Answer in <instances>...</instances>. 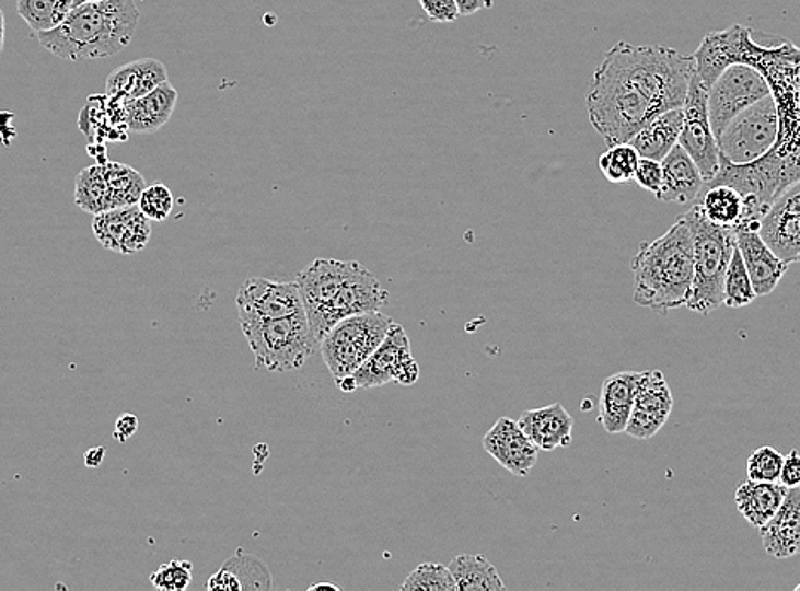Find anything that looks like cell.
Masks as SVG:
<instances>
[{
  "mask_svg": "<svg viewBox=\"0 0 800 591\" xmlns=\"http://www.w3.org/2000/svg\"><path fill=\"white\" fill-rule=\"evenodd\" d=\"M389 299L391 296L387 290L367 269L357 280L345 285L324 308L306 317L315 341L321 343L327 331L346 317L380 311L383 305L389 304Z\"/></svg>",
  "mask_w": 800,
  "mask_h": 591,
  "instance_id": "7c38bea8",
  "label": "cell"
},
{
  "mask_svg": "<svg viewBox=\"0 0 800 591\" xmlns=\"http://www.w3.org/2000/svg\"><path fill=\"white\" fill-rule=\"evenodd\" d=\"M518 425L538 450L544 452H552L572 443L575 418L560 403L523 413L518 419Z\"/></svg>",
  "mask_w": 800,
  "mask_h": 591,
  "instance_id": "44dd1931",
  "label": "cell"
},
{
  "mask_svg": "<svg viewBox=\"0 0 800 591\" xmlns=\"http://www.w3.org/2000/svg\"><path fill=\"white\" fill-rule=\"evenodd\" d=\"M72 9L73 0H18L20 16L36 35L60 26Z\"/></svg>",
  "mask_w": 800,
  "mask_h": 591,
  "instance_id": "d6a6232c",
  "label": "cell"
},
{
  "mask_svg": "<svg viewBox=\"0 0 800 591\" xmlns=\"http://www.w3.org/2000/svg\"><path fill=\"white\" fill-rule=\"evenodd\" d=\"M137 416L131 415V413H123V415L119 416L118 419H116L113 437H115L119 443H125L127 442L128 438H131L135 433H137Z\"/></svg>",
  "mask_w": 800,
  "mask_h": 591,
  "instance_id": "ee69618b",
  "label": "cell"
},
{
  "mask_svg": "<svg viewBox=\"0 0 800 591\" xmlns=\"http://www.w3.org/2000/svg\"><path fill=\"white\" fill-rule=\"evenodd\" d=\"M104 455H106L104 447H94V449L85 452L84 464L88 465L89 468L100 467V465L103 464Z\"/></svg>",
  "mask_w": 800,
  "mask_h": 591,
  "instance_id": "bcb514c9",
  "label": "cell"
},
{
  "mask_svg": "<svg viewBox=\"0 0 800 591\" xmlns=\"http://www.w3.org/2000/svg\"><path fill=\"white\" fill-rule=\"evenodd\" d=\"M76 204L82 210L97 216L103 211L112 210V200L104 179V165L96 164L85 167L76 177Z\"/></svg>",
  "mask_w": 800,
  "mask_h": 591,
  "instance_id": "836d02e7",
  "label": "cell"
},
{
  "mask_svg": "<svg viewBox=\"0 0 800 591\" xmlns=\"http://www.w3.org/2000/svg\"><path fill=\"white\" fill-rule=\"evenodd\" d=\"M797 263H800V254H799V257H797Z\"/></svg>",
  "mask_w": 800,
  "mask_h": 591,
  "instance_id": "816d5d0a",
  "label": "cell"
},
{
  "mask_svg": "<svg viewBox=\"0 0 800 591\" xmlns=\"http://www.w3.org/2000/svg\"><path fill=\"white\" fill-rule=\"evenodd\" d=\"M639 159V152L633 143H617L603 152L600 170L613 185H633Z\"/></svg>",
  "mask_w": 800,
  "mask_h": 591,
  "instance_id": "e575fe53",
  "label": "cell"
},
{
  "mask_svg": "<svg viewBox=\"0 0 800 591\" xmlns=\"http://www.w3.org/2000/svg\"><path fill=\"white\" fill-rule=\"evenodd\" d=\"M5 43V18L4 12L0 9V54L4 50Z\"/></svg>",
  "mask_w": 800,
  "mask_h": 591,
  "instance_id": "7dc6e473",
  "label": "cell"
},
{
  "mask_svg": "<svg viewBox=\"0 0 800 591\" xmlns=\"http://www.w3.org/2000/svg\"><path fill=\"white\" fill-rule=\"evenodd\" d=\"M661 165H663V188L656 196L658 200L680 205L697 200L705 181L694 159L686 154L680 143L670 150V154L661 161Z\"/></svg>",
  "mask_w": 800,
  "mask_h": 591,
  "instance_id": "d4e9b609",
  "label": "cell"
},
{
  "mask_svg": "<svg viewBox=\"0 0 800 591\" xmlns=\"http://www.w3.org/2000/svg\"><path fill=\"white\" fill-rule=\"evenodd\" d=\"M314 590L339 591V590H341V588L337 587V584H334V583H315V584H312V587H309V591H314Z\"/></svg>",
  "mask_w": 800,
  "mask_h": 591,
  "instance_id": "c3c4849f",
  "label": "cell"
},
{
  "mask_svg": "<svg viewBox=\"0 0 800 591\" xmlns=\"http://www.w3.org/2000/svg\"><path fill=\"white\" fill-rule=\"evenodd\" d=\"M394 321L382 312L351 315L334 324L318 343L322 358L334 381L357 372L370 355L382 345Z\"/></svg>",
  "mask_w": 800,
  "mask_h": 591,
  "instance_id": "52a82bcc",
  "label": "cell"
},
{
  "mask_svg": "<svg viewBox=\"0 0 800 591\" xmlns=\"http://www.w3.org/2000/svg\"><path fill=\"white\" fill-rule=\"evenodd\" d=\"M367 271L358 262L315 259L309 268L297 275L295 285L302 299L306 317L317 312L349 281L357 280Z\"/></svg>",
  "mask_w": 800,
  "mask_h": 591,
  "instance_id": "9a60e30c",
  "label": "cell"
},
{
  "mask_svg": "<svg viewBox=\"0 0 800 591\" xmlns=\"http://www.w3.org/2000/svg\"><path fill=\"white\" fill-rule=\"evenodd\" d=\"M483 447L490 457L506 471L518 477H526L538 461V447L526 437L514 419L506 418L495 422V427L483 438Z\"/></svg>",
  "mask_w": 800,
  "mask_h": 591,
  "instance_id": "ac0fdd59",
  "label": "cell"
},
{
  "mask_svg": "<svg viewBox=\"0 0 800 591\" xmlns=\"http://www.w3.org/2000/svg\"><path fill=\"white\" fill-rule=\"evenodd\" d=\"M784 457L786 455H781L774 447L756 449L747 459V479L762 480V483H780Z\"/></svg>",
  "mask_w": 800,
  "mask_h": 591,
  "instance_id": "74e56055",
  "label": "cell"
},
{
  "mask_svg": "<svg viewBox=\"0 0 800 591\" xmlns=\"http://www.w3.org/2000/svg\"><path fill=\"white\" fill-rule=\"evenodd\" d=\"M403 591H455L456 583L452 571L437 563H425L414 569L401 584Z\"/></svg>",
  "mask_w": 800,
  "mask_h": 591,
  "instance_id": "8d00e7d4",
  "label": "cell"
},
{
  "mask_svg": "<svg viewBox=\"0 0 800 591\" xmlns=\"http://www.w3.org/2000/svg\"><path fill=\"white\" fill-rule=\"evenodd\" d=\"M768 94H772L770 85L758 69L747 63L728 67L707 89L710 125L716 139L731 124V119Z\"/></svg>",
  "mask_w": 800,
  "mask_h": 591,
  "instance_id": "30bf717a",
  "label": "cell"
},
{
  "mask_svg": "<svg viewBox=\"0 0 800 591\" xmlns=\"http://www.w3.org/2000/svg\"><path fill=\"white\" fill-rule=\"evenodd\" d=\"M137 205L153 222H164L173 211L174 195L162 183H153V185H147Z\"/></svg>",
  "mask_w": 800,
  "mask_h": 591,
  "instance_id": "f35d334b",
  "label": "cell"
},
{
  "mask_svg": "<svg viewBox=\"0 0 800 591\" xmlns=\"http://www.w3.org/2000/svg\"><path fill=\"white\" fill-rule=\"evenodd\" d=\"M683 219L694 239V285L686 308L709 315L724 305L726 271L735 250V231L710 222L698 204Z\"/></svg>",
  "mask_w": 800,
  "mask_h": 591,
  "instance_id": "5b68a950",
  "label": "cell"
},
{
  "mask_svg": "<svg viewBox=\"0 0 800 591\" xmlns=\"http://www.w3.org/2000/svg\"><path fill=\"white\" fill-rule=\"evenodd\" d=\"M167 81V69L155 58H142L113 70L106 79V93L113 101L130 103L146 96Z\"/></svg>",
  "mask_w": 800,
  "mask_h": 591,
  "instance_id": "cb8c5ba5",
  "label": "cell"
},
{
  "mask_svg": "<svg viewBox=\"0 0 800 591\" xmlns=\"http://www.w3.org/2000/svg\"><path fill=\"white\" fill-rule=\"evenodd\" d=\"M673 404V394L663 372H642L625 433L636 440H651L666 425Z\"/></svg>",
  "mask_w": 800,
  "mask_h": 591,
  "instance_id": "5bb4252c",
  "label": "cell"
},
{
  "mask_svg": "<svg viewBox=\"0 0 800 591\" xmlns=\"http://www.w3.org/2000/svg\"><path fill=\"white\" fill-rule=\"evenodd\" d=\"M760 235L781 262L797 263L800 254V213L768 207L760 219Z\"/></svg>",
  "mask_w": 800,
  "mask_h": 591,
  "instance_id": "4316f807",
  "label": "cell"
},
{
  "mask_svg": "<svg viewBox=\"0 0 800 591\" xmlns=\"http://www.w3.org/2000/svg\"><path fill=\"white\" fill-rule=\"evenodd\" d=\"M694 70V58L674 48L618 42L591 79V125L608 147L630 142L659 115L683 108Z\"/></svg>",
  "mask_w": 800,
  "mask_h": 591,
  "instance_id": "6da1fadb",
  "label": "cell"
},
{
  "mask_svg": "<svg viewBox=\"0 0 800 591\" xmlns=\"http://www.w3.org/2000/svg\"><path fill=\"white\" fill-rule=\"evenodd\" d=\"M460 16H472L475 12L492 8V0H455Z\"/></svg>",
  "mask_w": 800,
  "mask_h": 591,
  "instance_id": "f6af8a7d",
  "label": "cell"
},
{
  "mask_svg": "<svg viewBox=\"0 0 800 591\" xmlns=\"http://www.w3.org/2000/svg\"><path fill=\"white\" fill-rule=\"evenodd\" d=\"M760 220H744L734 227L735 246L743 256L756 296L765 297L775 292L786 275L789 265L766 246L758 231Z\"/></svg>",
  "mask_w": 800,
  "mask_h": 591,
  "instance_id": "e0dca14e",
  "label": "cell"
},
{
  "mask_svg": "<svg viewBox=\"0 0 800 591\" xmlns=\"http://www.w3.org/2000/svg\"><path fill=\"white\" fill-rule=\"evenodd\" d=\"M138 20L140 12L134 0L85 2L73 8L60 26L36 36L45 50L69 62L100 60L127 47Z\"/></svg>",
  "mask_w": 800,
  "mask_h": 591,
  "instance_id": "277c9868",
  "label": "cell"
},
{
  "mask_svg": "<svg viewBox=\"0 0 800 591\" xmlns=\"http://www.w3.org/2000/svg\"><path fill=\"white\" fill-rule=\"evenodd\" d=\"M449 568L455 578L456 591H498L506 588L498 569L480 554L455 557Z\"/></svg>",
  "mask_w": 800,
  "mask_h": 591,
  "instance_id": "4dcf8cb0",
  "label": "cell"
},
{
  "mask_svg": "<svg viewBox=\"0 0 800 591\" xmlns=\"http://www.w3.org/2000/svg\"><path fill=\"white\" fill-rule=\"evenodd\" d=\"M633 271L637 305L659 314L686 308L694 285V239L683 217L666 234L640 244Z\"/></svg>",
  "mask_w": 800,
  "mask_h": 591,
  "instance_id": "3957f363",
  "label": "cell"
},
{
  "mask_svg": "<svg viewBox=\"0 0 800 591\" xmlns=\"http://www.w3.org/2000/svg\"><path fill=\"white\" fill-rule=\"evenodd\" d=\"M418 379V361L410 354L409 336L401 324L394 323L382 345L370 355L363 366L336 384L343 392H355L358 389L382 387L389 382L413 385Z\"/></svg>",
  "mask_w": 800,
  "mask_h": 591,
  "instance_id": "9c48e42d",
  "label": "cell"
},
{
  "mask_svg": "<svg viewBox=\"0 0 800 591\" xmlns=\"http://www.w3.org/2000/svg\"><path fill=\"white\" fill-rule=\"evenodd\" d=\"M766 554L777 559L800 554V488H789L784 503L760 526Z\"/></svg>",
  "mask_w": 800,
  "mask_h": 591,
  "instance_id": "ffe728a7",
  "label": "cell"
},
{
  "mask_svg": "<svg viewBox=\"0 0 800 591\" xmlns=\"http://www.w3.org/2000/svg\"><path fill=\"white\" fill-rule=\"evenodd\" d=\"M419 4L433 23H453L460 16L455 0H419Z\"/></svg>",
  "mask_w": 800,
  "mask_h": 591,
  "instance_id": "b9f144b4",
  "label": "cell"
},
{
  "mask_svg": "<svg viewBox=\"0 0 800 591\" xmlns=\"http://www.w3.org/2000/svg\"><path fill=\"white\" fill-rule=\"evenodd\" d=\"M642 372H618L606 376L600 392L598 421L606 433H625Z\"/></svg>",
  "mask_w": 800,
  "mask_h": 591,
  "instance_id": "7402d4cb",
  "label": "cell"
},
{
  "mask_svg": "<svg viewBox=\"0 0 800 591\" xmlns=\"http://www.w3.org/2000/svg\"><path fill=\"white\" fill-rule=\"evenodd\" d=\"M271 588L266 566L250 554L237 553L207 583L210 591H244Z\"/></svg>",
  "mask_w": 800,
  "mask_h": 591,
  "instance_id": "83f0119b",
  "label": "cell"
},
{
  "mask_svg": "<svg viewBox=\"0 0 800 591\" xmlns=\"http://www.w3.org/2000/svg\"><path fill=\"white\" fill-rule=\"evenodd\" d=\"M634 181H636V185H639L640 188L658 196L661 193V188H663V165H661V161L640 158Z\"/></svg>",
  "mask_w": 800,
  "mask_h": 591,
  "instance_id": "60d3db41",
  "label": "cell"
},
{
  "mask_svg": "<svg viewBox=\"0 0 800 591\" xmlns=\"http://www.w3.org/2000/svg\"><path fill=\"white\" fill-rule=\"evenodd\" d=\"M92 232L101 242V246L107 251L135 254L149 244L152 227L149 217L138 208V205H131L94 216Z\"/></svg>",
  "mask_w": 800,
  "mask_h": 591,
  "instance_id": "2e32d148",
  "label": "cell"
},
{
  "mask_svg": "<svg viewBox=\"0 0 800 591\" xmlns=\"http://www.w3.org/2000/svg\"><path fill=\"white\" fill-rule=\"evenodd\" d=\"M697 200L704 216L717 225L734 229L746 220V200L732 186L714 185L702 188Z\"/></svg>",
  "mask_w": 800,
  "mask_h": 591,
  "instance_id": "f546056e",
  "label": "cell"
},
{
  "mask_svg": "<svg viewBox=\"0 0 800 591\" xmlns=\"http://www.w3.org/2000/svg\"><path fill=\"white\" fill-rule=\"evenodd\" d=\"M103 165L112 210L137 205L143 189L147 188L146 177L131 165L121 164V162H106Z\"/></svg>",
  "mask_w": 800,
  "mask_h": 591,
  "instance_id": "1f68e13d",
  "label": "cell"
},
{
  "mask_svg": "<svg viewBox=\"0 0 800 591\" xmlns=\"http://www.w3.org/2000/svg\"><path fill=\"white\" fill-rule=\"evenodd\" d=\"M780 483L786 488H800V453L792 450L784 457L781 465Z\"/></svg>",
  "mask_w": 800,
  "mask_h": 591,
  "instance_id": "7bdbcfd3",
  "label": "cell"
},
{
  "mask_svg": "<svg viewBox=\"0 0 800 591\" xmlns=\"http://www.w3.org/2000/svg\"><path fill=\"white\" fill-rule=\"evenodd\" d=\"M796 591H800V584H797Z\"/></svg>",
  "mask_w": 800,
  "mask_h": 591,
  "instance_id": "f907efd6",
  "label": "cell"
},
{
  "mask_svg": "<svg viewBox=\"0 0 800 591\" xmlns=\"http://www.w3.org/2000/svg\"><path fill=\"white\" fill-rule=\"evenodd\" d=\"M235 305L241 324L281 320L305 312L295 281H273L257 277L247 278L241 285Z\"/></svg>",
  "mask_w": 800,
  "mask_h": 591,
  "instance_id": "4fadbf2b",
  "label": "cell"
},
{
  "mask_svg": "<svg viewBox=\"0 0 800 591\" xmlns=\"http://www.w3.org/2000/svg\"><path fill=\"white\" fill-rule=\"evenodd\" d=\"M787 491L789 488L781 483L746 479L735 491V508L751 525L760 529L777 513L786 499Z\"/></svg>",
  "mask_w": 800,
  "mask_h": 591,
  "instance_id": "484cf974",
  "label": "cell"
},
{
  "mask_svg": "<svg viewBox=\"0 0 800 591\" xmlns=\"http://www.w3.org/2000/svg\"><path fill=\"white\" fill-rule=\"evenodd\" d=\"M193 580V565L189 560L173 559L150 575V583L162 591H183Z\"/></svg>",
  "mask_w": 800,
  "mask_h": 591,
  "instance_id": "ab89813d",
  "label": "cell"
},
{
  "mask_svg": "<svg viewBox=\"0 0 800 591\" xmlns=\"http://www.w3.org/2000/svg\"><path fill=\"white\" fill-rule=\"evenodd\" d=\"M242 333L256 357L257 369L290 372L300 369L317 350L305 312L281 320L241 324Z\"/></svg>",
  "mask_w": 800,
  "mask_h": 591,
  "instance_id": "8992f818",
  "label": "cell"
},
{
  "mask_svg": "<svg viewBox=\"0 0 800 591\" xmlns=\"http://www.w3.org/2000/svg\"><path fill=\"white\" fill-rule=\"evenodd\" d=\"M679 143L694 159L705 183L716 177L720 167L719 146L710 125L707 88L702 84L695 70L683 103V128Z\"/></svg>",
  "mask_w": 800,
  "mask_h": 591,
  "instance_id": "8fae6325",
  "label": "cell"
},
{
  "mask_svg": "<svg viewBox=\"0 0 800 591\" xmlns=\"http://www.w3.org/2000/svg\"><path fill=\"white\" fill-rule=\"evenodd\" d=\"M683 128V108L670 109L649 121L630 140L640 158L663 161L680 140Z\"/></svg>",
  "mask_w": 800,
  "mask_h": 591,
  "instance_id": "f1b7e54d",
  "label": "cell"
},
{
  "mask_svg": "<svg viewBox=\"0 0 800 591\" xmlns=\"http://www.w3.org/2000/svg\"><path fill=\"white\" fill-rule=\"evenodd\" d=\"M747 27H728L724 32H714L705 35L700 47L692 58L695 62V73L702 84L709 89L717 81L720 73L734 63H743V42Z\"/></svg>",
  "mask_w": 800,
  "mask_h": 591,
  "instance_id": "d6986e66",
  "label": "cell"
},
{
  "mask_svg": "<svg viewBox=\"0 0 800 591\" xmlns=\"http://www.w3.org/2000/svg\"><path fill=\"white\" fill-rule=\"evenodd\" d=\"M123 104V118L131 134H153L167 124L177 104V91L171 82L150 91L146 96Z\"/></svg>",
  "mask_w": 800,
  "mask_h": 591,
  "instance_id": "603a6c76",
  "label": "cell"
},
{
  "mask_svg": "<svg viewBox=\"0 0 800 591\" xmlns=\"http://www.w3.org/2000/svg\"><path fill=\"white\" fill-rule=\"evenodd\" d=\"M755 287L751 281L750 273L744 265L743 256L735 246L729 262L724 280V305L732 309H741L750 305L756 299Z\"/></svg>",
  "mask_w": 800,
  "mask_h": 591,
  "instance_id": "d590c367",
  "label": "cell"
},
{
  "mask_svg": "<svg viewBox=\"0 0 800 591\" xmlns=\"http://www.w3.org/2000/svg\"><path fill=\"white\" fill-rule=\"evenodd\" d=\"M85 2H103V0H73V8L85 4Z\"/></svg>",
  "mask_w": 800,
  "mask_h": 591,
  "instance_id": "681fc988",
  "label": "cell"
},
{
  "mask_svg": "<svg viewBox=\"0 0 800 591\" xmlns=\"http://www.w3.org/2000/svg\"><path fill=\"white\" fill-rule=\"evenodd\" d=\"M778 135V113L774 96L751 104L731 119L719 135L717 146L722 158L732 164H747L770 152Z\"/></svg>",
  "mask_w": 800,
  "mask_h": 591,
  "instance_id": "ba28073f",
  "label": "cell"
},
{
  "mask_svg": "<svg viewBox=\"0 0 800 591\" xmlns=\"http://www.w3.org/2000/svg\"><path fill=\"white\" fill-rule=\"evenodd\" d=\"M743 63L765 76L777 104L778 135L768 154L747 164H732L720 155L719 173L704 188L728 185L746 200L747 217L760 220L787 186L800 181V48L784 42L763 47L747 27Z\"/></svg>",
  "mask_w": 800,
  "mask_h": 591,
  "instance_id": "7a4b0ae2",
  "label": "cell"
}]
</instances>
